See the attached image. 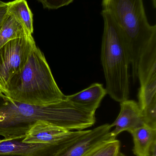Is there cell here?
<instances>
[{"instance_id": "cell-21", "label": "cell", "mask_w": 156, "mask_h": 156, "mask_svg": "<svg viewBox=\"0 0 156 156\" xmlns=\"http://www.w3.org/2000/svg\"><path fill=\"white\" fill-rule=\"evenodd\" d=\"M119 156H125L123 154H122V153H120V155H119Z\"/></svg>"}, {"instance_id": "cell-5", "label": "cell", "mask_w": 156, "mask_h": 156, "mask_svg": "<svg viewBox=\"0 0 156 156\" xmlns=\"http://www.w3.org/2000/svg\"><path fill=\"white\" fill-rule=\"evenodd\" d=\"M32 35L13 39L0 48V90L15 74L25 66L33 48L35 46Z\"/></svg>"}, {"instance_id": "cell-23", "label": "cell", "mask_w": 156, "mask_h": 156, "mask_svg": "<svg viewBox=\"0 0 156 156\" xmlns=\"http://www.w3.org/2000/svg\"><path fill=\"white\" fill-rule=\"evenodd\" d=\"M1 1H0V2H1Z\"/></svg>"}, {"instance_id": "cell-7", "label": "cell", "mask_w": 156, "mask_h": 156, "mask_svg": "<svg viewBox=\"0 0 156 156\" xmlns=\"http://www.w3.org/2000/svg\"><path fill=\"white\" fill-rule=\"evenodd\" d=\"M137 78L140 85L138 104L143 110L156 101V39L149 43L139 58Z\"/></svg>"}, {"instance_id": "cell-14", "label": "cell", "mask_w": 156, "mask_h": 156, "mask_svg": "<svg viewBox=\"0 0 156 156\" xmlns=\"http://www.w3.org/2000/svg\"><path fill=\"white\" fill-rule=\"evenodd\" d=\"M8 12L22 23L27 32H34L33 14L26 0H14L8 2Z\"/></svg>"}, {"instance_id": "cell-6", "label": "cell", "mask_w": 156, "mask_h": 156, "mask_svg": "<svg viewBox=\"0 0 156 156\" xmlns=\"http://www.w3.org/2000/svg\"><path fill=\"white\" fill-rule=\"evenodd\" d=\"M85 133V130L71 131L65 138L52 144H28L20 140H6L0 144V156H58Z\"/></svg>"}, {"instance_id": "cell-1", "label": "cell", "mask_w": 156, "mask_h": 156, "mask_svg": "<svg viewBox=\"0 0 156 156\" xmlns=\"http://www.w3.org/2000/svg\"><path fill=\"white\" fill-rule=\"evenodd\" d=\"M95 112L73 104L66 99L46 105L16 101L0 93V136L21 140L39 121L50 123L68 131L86 130L96 122Z\"/></svg>"}, {"instance_id": "cell-15", "label": "cell", "mask_w": 156, "mask_h": 156, "mask_svg": "<svg viewBox=\"0 0 156 156\" xmlns=\"http://www.w3.org/2000/svg\"><path fill=\"white\" fill-rule=\"evenodd\" d=\"M121 143L119 140L111 139L102 142L82 156H119Z\"/></svg>"}, {"instance_id": "cell-2", "label": "cell", "mask_w": 156, "mask_h": 156, "mask_svg": "<svg viewBox=\"0 0 156 156\" xmlns=\"http://www.w3.org/2000/svg\"><path fill=\"white\" fill-rule=\"evenodd\" d=\"M2 93L19 102L46 105L66 99L44 54L35 46L23 69L8 81Z\"/></svg>"}, {"instance_id": "cell-10", "label": "cell", "mask_w": 156, "mask_h": 156, "mask_svg": "<svg viewBox=\"0 0 156 156\" xmlns=\"http://www.w3.org/2000/svg\"><path fill=\"white\" fill-rule=\"evenodd\" d=\"M70 132L50 123L39 121L30 127L21 141L28 144H54L65 138Z\"/></svg>"}, {"instance_id": "cell-17", "label": "cell", "mask_w": 156, "mask_h": 156, "mask_svg": "<svg viewBox=\"0 0 156 156\" xmlns=\"http://www.w3.org/2000/svg\"><path fill=\"white\" fill-rule=\"evenodd\" d=\"M43 7L49 9H57L69 5L74 0H38Z\"/></svg>"}, {"instance_id": "cell-19", "label": "cell", "mask_w": 156, "mask_h": 156, "mask_svg": "<svg viewBox=\"0 0 156 156\" xmlns=\"http://www.w3.org/2000/svg\"><path fill=\"white\" fill-rule=\"evenodd\" d=\"M150 156H156V144H155L153 146Z\"/></svg>"}, {"instance_id": "cell-20", "label": "cell", "mask_w": 156, "mask_h": 156, "mask_svg": "<svg viewBox=\"0 0 156 156\" xmlns=\"http://www.w3.org/2000/svg\"><path fill=\"white\" fill-rule=\"evenodd\" d=\"M152 3L154 8H155L156 7V0H152Z\"/></svg>"}, {"instance_id": "cell-18", "label": "cell", "mask_w": 156, "mask_h": 156, "mask_svg": "<svg viewBox=\"0 0 156 156\" xmlns=\"http://www.w3.org/2000/svg\"><path fill=\"white\" fill-rule=\"evenodd\" d=\"M8 12V2H0V27Z\"/></svg>"}, {"instance_id": "cell-4", "label": "cell", "mask_w": 156, "mask_h": 156, "mask_svg": "<svg viewBox=\"0 0 156 156\" xmlns=\"http://www.w3.org/2000/svg\"><path fill=\"white\" fill-rule=\"evenodd\" d=\"M103 31L101 60L107 94L114 101L128 100L130 94V58L124 37L110 15L102 11Z\"/></svg>"}, {"instance_id": "cell-9", "label": "cell", "mask_w": 156, "mask_h": 156, "mask_svg": "<svg viewBox=\"0 0 156 156\" xmlns=\"http://www.w3.org/2000/svg\"><path fill=\"white\" fill-rule=\"evenodd\" d=\"M110 124H105L88 132L68 146L58 156H82L102 142L114 139L111 135Z\"/></svg>"}, {"instance_id": "cell-13", "label": "cell", "mask_w": 156, "mask_h": 156, "mask_svg": "<svg viewBox=\"0 0 156 156\" xmlns=\"http://www.w3.org/2000/svg\"><path fill=\"white\" fill-rule=\"evenodd\" d=\"M31 35L16 16L8 12L0 27V48L13 39Z\"/></svg>"}, {"instance_id": "cell-8", "label": "cell", "mask_w": 156, "mask_h": 156, "mask_svg": "<svg viewBox=\"0 0 156 156\" xmlns=\"http://www.w3.org/2000/svg\"><path fill=\"white\" fill-rule=\"evenodd\" d=\"M120 106L121 110L118 117L110 125L111 128L114 127L111 132V136L114 139L122 132H128L131 133L144 125L143 112L138 103L128 99L120 103Z\"/></svg>"}, {"instance_id": "cell-11", "label": "cell", "mask_w": 156, "mask_h": 156, "mask_svg": "<svg viewBox=\"0 0 156 156\" xmlns=\"http://www.w3.org/2000/svg\"><path fill=\"white\" fill-rule=\"evenodd\" d=\"M106 94L107 90L102 84L94 83L77 93L66 95V99L75 105L96 112Z\"/></svg>"}, {"instance_id": "cell-22", "label": "cell", "mask_w": 156, "mask_h": 156, "mask_svg": "<svg viewBox=\"0 0 156 156\" xmlns=\"http://www.w3.org/2000/svg\"><path fill=\"white\" fill-rule=\"evenodd\" d=\"M2 93V92L1 91V90H0V93Z\"/></svg>"}, {"instance_id": "cell-3", "label": "cell", "mask_w": 156, "mask_h": 156, "mask_svg": "<svg viewBox=\"0 0 156 156\" xmlns=\"http://www.w3.org/2000/svg\"><path fill=\"white\" fill-rule=\"evenodd\" d=\"M102 11L108 13L122 32L130 58L134 81L141 54L156 39V25L149 23L143 0H102Z\"/></svg>"}, {"instance_id": "cell-16", "label": "cell", "mask_w": 156, "mask_h": 156, "mask_svg": "<svg viewBox=\"0 0 156 156\" xmlns=\"http://www.w3.org/2000/svg\"><path fill=\"white\" fill-rule=\"evenodd\" d=\"M144 125L156 129V101L142 110Z\"/></svg>"}, {"instance_id": "cell-12", "label": "cell", "mask_w": 156, "mask_h": 156, "mask_svg": "<svg viewBox=\"0 0 156 156\" xmlns=\"http://www.w3.org/2000/svg\"><path fill=\"white\" fill-rule=\"evenodd\" d=\"M133 141V152L136 156H150L152 148L156 144V129L145 125L131 133Z\"/></svg>"}]
</instances>
